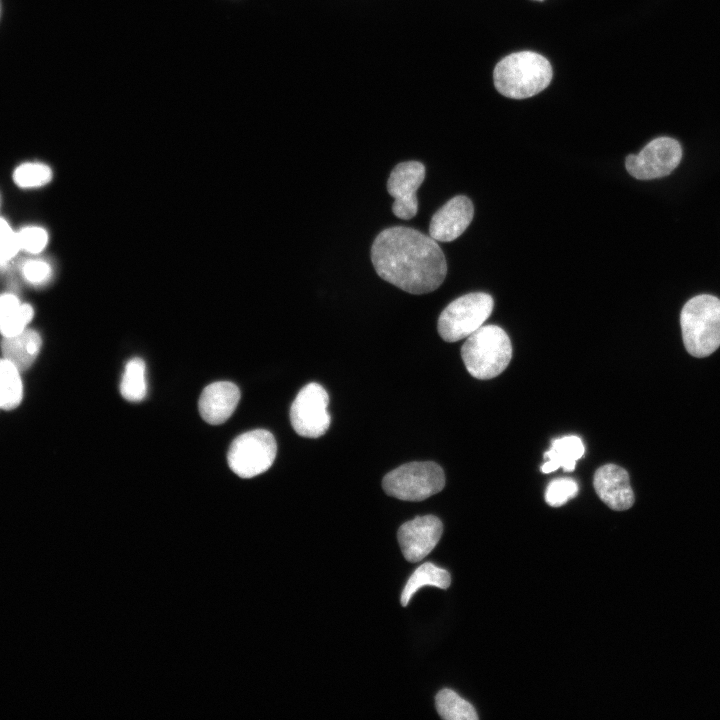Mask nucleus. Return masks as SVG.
<instances>
[{
  "mask_svg": "<svg viewBox=\"0 0 720 720\" xmlns=\"http://www.w3.org/2000/svg\"><path fill=\"white\" fill-rule=\"evenodd\" d=\"M473 215L471 200L464 195L455 196L434 213L429 234L436 241L451 242L467 229Z\"/></svg>",
  "mask_w": 720,
  "mask_h": 720,
  "instance_id": "nucleus-12",
  "label": "nucleus"
},
{
  "mask_svg": "<svg viewBox=\"0 0 720 720\" xmlns=\"http://www.w3.org/2000/svg\"><path fill=\"white\" fill-rule=\"evenodd\" d=\"M552 79V68L542 55L531 51L510 54L494 69V84L504 96L524 99L544 90Z\"/></svg>",
  "mask_w": 720,
  "mask_h": 720,
  "instance_id": "nucleus-2",
  "label": "nucleus"
},
{
  "mask_svg": "<svg viewBox=\"0 0 720 720\" xmlns=\"http://www.w3.org/2000/svg\"><path fill=\"white\" fill-rule=\"evenodd\" d=\"M277 443L273 434L264 429L245 432L231 443L227 461L230 469L241 478H252L266 472L273 464Z\"/></svg>",
  "mask_w": 720,
  "mask_h": 720,
  "instance_id": "nucleus-7",
  "label": "nucleus"
},
{
  "mask_svg": "<svg viewBox=\"0 0 720 720\" xmlns=\"http://www.w3.org/2000/svg\"><path fill=\"white\" fill-rule=\"evenodd\" d=\"M42 346L40 334L30 328L1 341L3 358L11 362L20 372L27 370L36 360Z\"/></svg>",
  "mask_w": 720,
  "mask_h": 720,
  "instance_id": "nucleus-15",
  "label": "nucleus"
},
{
  "mask_svg": "<svg viewBox=\"0 0 720 720\" xmlns=\"http://www.w3.org/2000/svg\"><path fill=\"white\" fill-rule=\"evenodd\" d=\"M681 158L680 143L674 138L662 136L650 141L638 154H629L625 167L636 179L652 180L669 175Z\"/></svg>",
  "mask_w": 720,
  "mask_h": 720,
  "instance_id": "nucleus-9",
  "label": "nucleus"
},
{
  "mask_svg": "<svg viewBox=\"0 0 720 720\" xmlns=\"http://www.w3.org/2000/svg\"><path fill=\"white\" fill-rule=\"evenodd\" d=\"M18 232L20 250L29 254H39L47 246L49 235L46 229L36 225L25 226Z\"/></svg>",
  "mask_w": 720,
  "mask_h": 720,
  "instance_id": "nucleus-24",
  "label": "nucleus"
},
{
  "mask_svg": "<svg viewBox=\"0 0 720 720\" xmlns=\"http://www.w3.org/2000/svg\"><path fill=\"white\" fill-rule=\"evenodd\" d=\"M21 274L26 282L34 286H42L48 283L53 275V269L49 262L32 258L21 265Z\"/></svg>",
  "mask_w": 720,
  "mask_h": 720,
  "instance_id": "nucleus-25",
  "label": "nucleus"
},
{
  "mask_svg": "<svg viewBox=\"0 0 720 720\" xmlns=\"http://www.w3.org/2000/svg\"><path fill=\"white\" fill-rule=\"evenodd\" d=\"M19 251L18 232L6 219L0 217V257L10 261Z\"/></svg>",
  "mask_w": 720,
  "mask_h": 720,
  "instance_id": "nucleus-26",
  "label": "nucleus"
},
{
  "mask_svg": "<svg viewBox=\"0 0 720 720\" xmlns=\"http://www.w3.org/2000/svg\"><path fill=\"white\" fill-rule=\"evenodd\" d=\"M684 346L694 357H707L720 346V299L700 294L688 300L680 314Z\"/></svg>",
  "mask_w": 720,
  "mask_h": 720,
  "instance_id": "nucleus-3",
  "label": "nucleus"
},
{
  "mask_svg": "<svg viewBox=\"0 0 720 720\" xmlns=\"http://www.w3.org/2000/svg\"><path fill=\"white\" fill-rule=\"evenodd\" d=\"M20 371L8 360L0 359V408L11 410L16 408L23 396V385Z\"/></svg>",
  "mask_w": 720,
  "mask_h": 720,
  "instance_id": "nucleus-20",
  "label": "nucleus"
},
{
  "mask_svg": "<svg viewBox=\"0 0 720 720\" xmlns=\"http://www.w3.org/2000/svg\"><path fill=\"white\" fill-rule=\"evenodd\" d=\"M493 306V298L484 292L460 296L441 312L437 326L439 335L447 342L467 338L488 319Z\"/></svg>",
  "mask_w": 720,
  "mask_h": 720,
  "instance_id": "nucleus-6",
  "label": "nucleus"
},
{
  "mask_svg": "<svg viewBox=\"0 0 720 720\" xmlns=\"http://www.w3.org/2000/svg\"><path fill=\"white\" fill-rule=\"evenodd\" d=\"M425 178V167L418 161L397 164L387 181V191L395 199L393 214L403 220L413 218L418 211L416 192Z\"/></svg>",
  "mask_w": 720,
  "mask_h": 720,
  "instance_id": "nucleus-10",
  "label": "nucleus"
},
{
  "mask_svg": "<svg viewBox=\"0 0 720 720\" xmlns=\"http://www.w3.org/2000/svg\"><path fill=\"white\" fill-rule=\"evenodd\" d=\"M451 577L448 571L436 566L431 562L420 565L408 579L402 594L401 604L407 606L411 597L424 586H435L447 589L450 586Z\"/></svg>",
  "mask_w": 720,
  "mask_h": 720,
  "instance_id": "nucleus-18",
  "label": "nucleus"
},
{
  "mask_svg": "<svg viewBox=\"0 0 720 720\" xmlns=\"http://www.w3.org/2000/svg\"><path fill=\"white\" fill-rule=\"evenodd\" d=\"M34 316V309L22 303L14 293L0 294V334L3 337L16 335L27 328Z\"/></svg>",
  "mask_w": 720,
  "mask_h": 720,
  "instance_id": "nucleus-17",
  "label": "nucleus"
},
{
  "mask_svg": "<svg viewBox=\"0 0 720 720\" xmlns=\"http://www.w3.org/2000/svg\"><path fill=\"white\" fill-rule=\"evenodd\" d=\"M461 356L473 377L491 379L508 366L512 357L511 341L499 326H481L467 337L461 348Z\"/></svg>",
  "mask_w": 720,
  "mask_h": 720,
  "instance_id": "nucleus-4",
  "label": "nucleus"
},
{
  "mask_svg": "<svg viewBox=\"0 0 720 720\" xmlns=\"http://www.w3.org/2000/svg\"><path fill=\"white\" fill-rule=\"evenodd\" d=\"M598 497L611 509L623 511L634 504L628 472L615 464L598 468L593 479Z\"/></svg>",
  "mask_w": 720,
  "mask_h": 720,
  "instance_id": "nucleus-13",
  "label": "nucleus"
},
{
  "mask_svg": "<svg viewBox=\"0 0 720 720\" xmlns=\"http://www.w3.org/2000/svg\"><path fill=\"white\" fill-rule=\"evenodd\" d=\"M371 260L383 280L411 294L436 290L447 274V262L436 240L404 226L377 235Z\"/></svg>",
  "mask_w": 720,
  "mask_h": 720,
  "instance_id": "nucleus-1",
  "label": "nucleus"
},
{
  "mask_svg": "<svg viewBox=\"0 0 720 720\" xmlns=\"http://www.w3.org/2000/svg\"><path fill=\"white\" fill-rule=\"evenodd\" d=\"M443 525L434 515L417 516L400 526L397 538L403 556L409 562L426 557L441 538Z\"/></svg>",
  "mask_w": 720,
  "mask_h": 720,
  "instance_id": "nucleus-11",
  "label": "nucleus"
},
{
  "mask_svg": "<svg viewBox=\"0 0 720 720\" xmlns=\"http://www.w3.org/2000/svg\"><path fill=\"white\" fill-rule=\"evenodd\" d=\"M585 453V447L582 440L575 435L564 436L552 441L551 447L544 453L547 460L541 466L543 473H550L558 468L564 471H573L576 462L582 458Z\"/></svg>",
  "mask_w": 720,
  "mask_h": 720,
  "instance_id": "nucleus-16",
  "label": "nucleus"
},
{
  "mask_svg": "<svg viewBox=\"0 0 720 720\" xmlns=\"http://www.w3.org/2000/svg\"><path fill=\"white\" fill-rule=\"evenodd\" d=\"M240 396L239 388L232 382L211 383L204 388L199 398L201 417L212 425L224 423L235 411Z\"/></svg>",
  "mask_w": 720,
  "mask_h": 720,
  "instance_id": "nucleus-14",
  "label": "nucleus"
},
{
  "mask_svg": "<svg viewBox=\"0 0 720 720\" xmlns=\"http://www.w3.org/2000/svg\"><path fill=\"white\" fill-rule=\"evenodd\" d=\"M14 183L22 189H35L47 185L53 178L50 166L41 162H25L13 172Z\"/></svg>",
  "mask_w": 720,
  "mask_h": 720,
  "instance_id": "nucleus-22",
  "label": "nucleus"
},
{
  "mask_svg": "<svg viewBox=\"0 0 720 720\" xmlns=\"http://www.w3.org/2000/svg\"><path fill=\"white\" fill-rule=\"evenodd\" d=\"M329 396L318 383L305 385L295 397L290 408V422L294 431L306 438H318L330 426L328 412Z\"/></svg>",
  "mask_w": 720,
  "mask_h": 720,
  "instance_id": "nucleus-8",
  "label": "nucleus"
},
{
  "mask_svg": "<svg viewBox=\"0 0 720 720\" xmlns=\"http://www.w3.org/2000/svg\"><path fill=\"white\" fill-rule=\"evenodd\" d=\"M122 397L131 402L143 400L147 394L146 365L143 359L134 357L125 367L120 382Z\"/></svg>",
  "mask_w": 720,
  "mask_h": 720,
  "instance_id": "nucleus-19",
  "label": "nucleus"
},
{
  "mask_svg": "<svg viewBox=\"0 0 720 720\" xmlns=\"http://www.w3.org/2000/svg\"><path fill=\"white\" fill-rule=\"evenodd\" d=\"M578 484L571 478L552 480L545 491V501L552 507L564 505L578 493Z\"/></svg>",
  "mask_w": 720,
  "mask_h": 720,
  "instance_id": "nucleus-23",
  "label": "nucleus"
},
{
  "mask_svg": "<svg viewBox=\"0 0 720 720\" xmlns=\"http://www.w3.org/2000/svg\"><path fill=\"white\" fill-rule=\"evenodd\" d=\"M436 710L445 720H477L475 708L451 689L440 690L435 697Z\"/></svg>",
  "mask_w": 720,
  "mask_h": 720,
  "instance_id": "nucleus-21",
  "label": "nucleus"
},
{
  "mask_svg": "<svg viewBox=\"0 0 720 720\" xmlns=\"http://www.w3.org/2000/svg\"><path fill=\"white\" fill-rule=\"evenodd\" d=\"M445 485L443 469L435 462H411L387 473L383 490L405 501H422L440 492Z\"/></svg>",
  "mask_w": 720,
  "mask_h": 720,
  "instance_id": "nucleus-5",
  "label": "nucleus"
}]
</instances>
